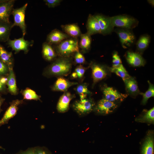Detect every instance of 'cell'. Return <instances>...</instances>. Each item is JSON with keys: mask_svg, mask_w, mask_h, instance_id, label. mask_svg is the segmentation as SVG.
<instances>
[{"mask_svg": "<svg viewBox=\"0 0 154 154\" xmlns=\"http://www.w3.org/2000/svg\"><path fill=\"white\" fill-rule=\"evenodd\" d=\"M72 56L69 57H59L48 68V75L62 77L67 76L70 72L73 63Z\"/></svg>", "mask_w": 154, "mask_h": 154, "instance_id": "6da1fadb", "label": "cell"}, {"mask_svg": "<svg viewBox=\"0 0 154 154\" xmlns=\"http://www.w3.org/2000/svg\"><path fill=\"white\" fill-rule=\"evenodd\" d=\"M79 48L78 38L70 37L56 45L54 49L59 57H69L79 52Z\"/></svg>", "mask_w": 154, "mask_h": 154, "instance_id": "7a4b0ae2", "label": "cell"}, {"mask_svg": "<svg viewBox=\"0 0 154 154\" xmlns=\"http://www.w3.org/2000/svg\"><path fill=\"white\" fill-rule=\"evenodd\" d=\"M110 18L114 27L118 28L132 30L137 26L139 23L135 18L125 15L115 16Z\"/></svg>", "mask_w": 154, "mask_h": 154, "instance_id": "3957f363", "label": "cell"}, {"mask_svg": "<svg viewBox=\"0 0 154 154\" xmlns=\"http://www.w3.org/2000/svg\"><path fill=\"white\" fill-rule=\"evenodd\" d=\"M28 5L27 3H26L20 8L13 9L11 13L14 18L13 27L15 26L19 27L22 31L23 36L24 37L26 33L25 14Z\"/></svg>", "mask_w": 154, "mask_h": 154, "instance_id": "277c9868", "label": "cell"}, {"mask_svg": "<svg viewBox=\"0 0 154 154\" xmlns=\"http://www.w3.org/2000/svg\"><path fill=\"white\" fill-rule=\"evenodd\" d=\"M114 31L118 35L123 48L130 47L135 42V37L132 29L118 28Z\"/></svg>", "mask_w": 154, "mask_h": 154, "instance_id": "5b68a950", "label": "cell"}, {"mask_svg": "<svg viewBox=\"0 0 154 154\" xmlns=\"http://www.w3.org/2000/svg\"><path fill=\"white\" fill-rule=\"evenodd\" d=\"M24 37L22 36L20 38L14 40L9 39L7 41V44L16 53L22 50L27 53L29 51V47L33 45L34 42L33 40H26Z\"/></svg>", "mask_w": 154, "mask_h": 154, "instance_id": "8992f818", "label": "cell"}, {"mask_svg": "<svg viewBox=\"0 0 154 154\" xmlns=\"http://www.w3.org/2000/svg\"><path fill=\"white\" fill-rule=\"evenodd\" d=\"M94 105L92 100L86 98L75 102L73 105V108L79 114L83 115L90 112L94 109Z\"/></svg>", "mask_w": 154, "mask_h": 154, "instance_id": "52a82bcc", "label": "cell"}, {"mask_svg": "<svg viewBox=\"0 0 154 154\" xmlns=\"http://www.w3.org/2000/svg\"><path fill=\"white\" fill-rule=\"evenodd\" d=\"M15 1L0 0V21L10 23L9 18Z\"/></svg>", "mask_w": 154, "mask_h": 154, "instance_id": "ba28073f", "label": "cell"}, {"mask_svg": "<svg viewBox=\"0 0 154 154\" xmlns=\"http://www.w3.org/2000/svg\"><path fill=\"white\" fill-rule=\"evenodd\" d=\"M98 20L101 29V34L106 35L112 33L114 27L112 23L110 17L101 14L94 15Z\"/></svg>", "mask_w": 154, "mask_h": 154, "instance_id": "9c48e42d", "label": "cell"}, {"mask_svg": "<svg viewBox=\"0 0 154 154\" xmlns=\"http://www.w3.org/2000/svg\"><path fill=\"white\" fill-rule=\"evenodd\" d=\"M89 66L92 70L94 86L97 82L106 77L108 72L104 66L95 63L91 62Z\"/></svg>", "mask_w": 154, "mask_h": 154, "instance_id": "30bf717a", "label": "cell"}, {"mask_svg": "<svg viewBox=\"0 0 154 154\" xmlns=\"http://www.w3.org/2000/svg\"><path fill=\"white\" fill-rule=\"evenodd\" d=\"M102 91L104 98L109 101L114 102L117 101H122L126 98L127 95L121 93L112 87L104 86Z\"/></svg>", "mask_w": 154, "mask_h": 154, "instance_id": "8fae6325", "label": "cell"}, {"mask_svg": "<svg viewBox=\"0 0 154 154\" xmlns=\"http://www.w3.org/2000/svg\"><path fill=\"white\" fill-rule=\"evenodd\" d=\"M117 107V105L115 102L103 98L98 102L94 110L98 113L106 114L112 112Z\"/></svg>", "mask_w": 154, "mask_h": 154, "instance_id": "7c38bea8", "label": "cell"}, {"mask_svg": "<svg viewBox=\"0 0 154 154\" xmlns=\"http://www.w3.org/2000/svg\"><path fill=\"white\" fill-rule=\"evenodd\" d=\"M22 100H16L13 101L7 109L3 117L0 120V126L7 123L9 120L17 114L18 106L23 103Z\"/></svg>", "mask_w": 154, "mask_h": 154, "instance_id": "4fadbf2b", "label": "cell"}, {"mask_svg": "<svg viewBox=\"0 0 154 154\" xmlns=\"http://www.w3.org/2000/svg\"><path fill=\"white\" fill-rule=\"evenodd\" d=\"M70 37L66 33L59 30L55 29L52 30L48 35L46 42L51 45H56L63 40Z\"/></svg>", "mask_w": 154, "mask_h": 154, "instance_id": "5bb4252c", "label": "cell"}, {"mask_svg": "<svg viewBox=\"0 0 154 154\" xmlns=\"http://www.w3.org/2000/svg\"><path fill=\"white\" fill-rule=\"evenodd\" d=\"M75 97L74 94L69 92H66L60 98L57 105V109L60 113H64L68 110L69 103L71 100Z\"/></svg>", "mask_w": 154, "mask_h": 154, "instance_id": "9a60e30c", "label": "cell"}, {"mask_svg": "<svg viewBox=\"0 0 154 154\" xmlns=\"http://www.w3.org/2000/svg\"><path fill=\"white\" fill-rule=\"evenodd\" d=\"M125 58L127 62L134 67L143 66L146 62L141 54L136 52L128 51Z\"/></svg>", "mask_w": 154, "mask_h": 154, "instance_id": "2e32d148", "label": "cell"}, {"mask_svg": "<svg viewBox=\"0 0 154 154\" xmlns=\"http://www.w3.org/2000/svg\"><path fill=\"white\" fill-rule=\"evenodd\" d=\"M86 32L91 36L101 33V29L98 22L94 15L89 14L86 23Z\"/></svg>", "mask_w": 154, "mask_h": 154, "instance_id": "e0dca14e", "label": "cell"}, {"mask_svg": "<svg viewBox=\"0 0 154 154\" xmlns=\"http://www.w3.org/2000/svg\"><path fill=\"white\" fill-rule=\"evenodd\" d=\"M78 84L76 82H71L62 77H59L52 88L54 91L67 92L68 88L73 85Z\"/></svg>", "mask_w": 154, "mask_h": 154, "instance_id": "ac0fdd59", "label": "cell"}, {"mask_svg": "<svg viewBox=\"0 0 154 154\" xmlns=\"http://www.w3.org/2000/svg\"><path fill=\"white\" fill-rule=\"evenodd\" d=\"M61 27L64 33L72 38H78L82 34L79 27L76 23L62 25Z\"/></svg>", "mask_w": 154, "mask_h": 154, "instance_id": "d6986e66", "label": "cell"}, {"mask_svg": "<svg viewBox=\"0 0 154 154\" xmlns=\"http://www.w3.org/2000/svg\"><path fill=\"white\" fill-rule=\"evenodd\" d=\"M12 24L0 21V42H7L9 39V36Z\"/></svg>", "mask_w": 154, "mask_h": 154, "instance_id": "ffe728a7", "label": "cell"}, {"mask_svg": "<svg viewBox=\"0 0 154 154\" xmlns=\"http://www.w3.org/2000/svg\"><path fill=\"white\" fill-rule=\"evenodd\" d=\"M126 89L128 94L133 96H136L140 94V92L136 80L133 78L130 77L124 81Z\"/></svg>", "mask_w": 154, "mask_h": 154, "instance_id": "44dd1931", "label": "cell"}, {"mask_svg": "<svg viewBox=\"0 0 154 154\" xmlns=\"http://www.w3.org/2000/svg\"><path fill=\"white\" fill-rule=\"evenodd\" d=\"M79 46L83 53L88 52L91 48L92 38L91 36L87 33L82 34L80 36Z\"/></svg>", "mask_w": 154, "mask_h": 154, "instance_id": "7402d4cb", "label": "cell"}, {"mask_svg": "<svg viewBox=\"0 0 154 154\" xmlns=\"http://www.w3.org/2000/svg\"><path fill=\"white\" fill-rule=\"evenodd\" d=\"M42 53L44 58L48 61L53 60L57 56L51 45L47 42H44L42 44Z\"/></svg>", "mask_w": 154, "mask_h": 154, "instance_id": "603a6c76", "label": "cell"}, {"mask_svg": "<svg viewBox=\"0 0 154 154\" xmlns=\"http://www.w3.org/2000/svg\"><path fill=\"white\" fill-rule=\"evenodd\" d=\"M9 74L7 84L9 92L13 95H16L18 92L16 79L12 67L9 68Z\"/></svg>", "mask_w": 154, "mask_h": 154, "instance_id": "cb8c5ba5", "label": "cell"}, {"mask_svg": "<svg viewBox=\"0 0 154 154\" xmlns=\"http://www.w3.org/2000/svg\"><path fill=\"white\" fill-rule=\"evenodd\" d=\"M154 140L153 134L149 133L142 147L141 154H153Z\"/></svg>", "mask_w": 154, "mask_h": 154, "instance_id": "d4e9b609", "label": "cell"}, {"mask_svg": "<svg viewBox=\"0 0 154 154\" xmlns=\"http://www.w3.org/2000/svg\"><path fill=\"white\" fill-rule=\"evenodd\" d=\"M0 59L8 68L12 67L13 59L12 53L9 52L0 44Z\"/></svg>", "mask_w": 154, "mask_h": 154, "instance_id": "484cf974", "label": "cell"}, {"mask_svg": "<svg viewBox=\"0 0 154 154\" xmlns=\"http://www.w3.org/2000/svg\"><path fill=\"white\" fill-rule=\"evenodd\" d=\"M150 41V37L147 34L141 35L136 44L137 49L140 53L143 52L148 47Z\"/></svg>", "mask_w": 154, "mask_h": 154, "instance_id": "4316f807", "label": "cell"}, {"mask_svg": "<svg viewBox=\"0 0 154 154\" xmlns=\"http://www.w3.org/2000/svg\"><path fill=\"white\" fill-rule=\"evenodd\" d=\"M110 70L121 78L123 81L131 77L122 64L117 66L110 68Z\"/></svg>", "mask_w": 154, "mask_h": 154, "instance_id": "83f0119b", "label": "cell"}, {"mask_svg": "<svg viewBox=\"0 0 154 154\" xmlns=\"http://www.w3.org/2000/svg\"><path fill=\"white\" fill-rule=\"evenodd\" d=\"M136 120L141 123H153L154 121V107L147 111L142 116L137 118Z\"/></svg>", "mask_w": 154, "mask_h": 154, "instance_id": "f1b7e54d", "label": "cell"}, {"mask_svg": "<svg viewBox=\"0 0 154 154\" xmlns=\"http://www.w3.org/2000/svg\"><path fill=\"white\" fill-rule=\"evenodd\" d=\"M22 94L24 99L40 100V96L33 90L29 88H27L23 90Z\"/></svg>", "mask_w": 154, "mask_h": 154, "instance_id": "f546056e", "label": "cell"}, {"mask_svg": "<svg viewBox=\"0 0 154 154\" xmlns=\"http://www.w3.org/2000/svg\"><path fill=\"white\" fill-rule=\"evenodd\" d=\"M149 87L148 90L144 93L140 92V94L143 96V99L141 102L142 104L145 105L148 100L151 97L154 96V85L148 81Z\"/></svg>", "mask_w": 154, "mask_h": 154, "instance_id": "4dcf8cb0", "label": "cell"}, {"mask_svg": "<svg viewBox=\"0 0 154 154\" xmlns=\"http://www.w3.org/2000/svg\"><path fill=\"white\" fill-rule=\"evenodd\" d=\"M77 93L79 95L82 94H89L90 92L88 88V85L86 83H84L79 84L75 89Z\"/></svg>", "mask_w": 154, "mask_h": 154, "instance_id": "1f68e13d", "label": "cell"}, {"mask_svg": "<svg viewBox=\"0 0 154 154\" xmlns=\"http://www.w3.org/2000/svg\"><path fill=\"white\" fill-rule=\"evenodd\" d=\"M74 56V63L81 64L85 62L86 60L84 56L79 51L76 52Z\"/></svg>", "mask_w": 154, "mask_h": 154, "instance_id": "d6a6232c", "label": "cell"}, {"mask_svg": "<svg viewBox=\"0 0 154 154\" xmlns=\"http://www.w3.org/2000/svg\"><path fill=\"white\" fill-rule=\"evenodd\" d=\"M112 67L117 66L121 64V61L117 52H114L112 55Z\"/></svg>", "mask_w": 154, "mask_h": 154, "instance_id": "836d02e7", "label": "cell"}, {"mask_svg": "<svg viewBox=\"0 0 154 154\" xmlns=\"http://www.w3.org/2000/svg\"><path fill=\"white\" fill-rule=\"evenodd\" d=\"M35 154H52L46 148L37 146L34 147Z\"/></svg>", "mask_w": 154, "mask_h": 154, "instance_id": "e575fe53", "label": "cell"}, {"mask_svg": "<svg viewBox=\"0 0 154 154\" xmlns=\"http://www.w3.org/2000/svg\"><path fill=\"white\" fill-rule=\"evenodd\" d=\"M87 69V68L84 67L81 64L75 68V72L77 73L79 79H81L83 77Z\"/></svg>", "mask_w": 154, "mask_h": 154, "instance_id": "d590c367", "label": "cell"}, {"mask_svg": "<svg viewBox=\"0 0 154 154\" xmlns=\"http://www.w3.org/2000/svg\"><path fill=\"white\" fill-rule=\"evenodd\" d=\"M46 5L49 8H54L60 4L62 1L61 0H44L43 1Z\"/></svg>", "mask_w": 154, "mask_h": 154, "instance_id": "8d00e7d4", "label": "cell"}, {"mask_svg": "<svg viewBox=\"0 0 154 154\" xmlns=\"http://www.w3.org/2000/svg\"><path fill=\"white\" fill-rule=\"evenodd\" d=\"M8 70H9V68L0 59V75L7 73Z\"/></svg>", "mask_w": 154, "mask_h": 154, "instance_id": "74e56055", "label": "cell"}, {"mask_svg": "<svg viewBox=\"0 0 154 154\" xmlns=\"http://www.w3.org/2000/svg\"><path fill=\"white\" fill-rule=\"evenodd\" d=\"M15 154H35L34 147L28 148L25 150H20Z\"/></svg>", "mask_w": 154, "mask_h": 154, "instance_id": "f35d334b", "label": "cell"}, {"mask_svg": "<svg viewBox=\"0 0 154 154\" xmlns=\"http://www.w3.org/2000/svg\"><path fill=\"white\" fill-rule=\"evenodd\" d=\"M7 78L3 77H1V83L4 85H5L6 84H7Z\"/></svg>", "mask_w": 154, "mask_h": 154, "instance_id": "ab89813d", "label": "cell"}, {"mask_svg": "<svg viewBox=\"0 0 154 154\" xmlns=\"http://www.w3.org/2000/svg\"><path fill=\"white\" fill-rule=\"evenodd\" d=\"M1 77L0 76V91H2L4 90L5 88V85L3 84L1 81Z\"/></svg>", "mask_w": 154, "mask_h": 154, "instance_id": "60d3db41", "label": "cell"}, {"mask_svg": "<svg viewBox=\"0 0 154 154\" xmlns=\"http://www.w3.org/2000/svg\"><path fill=\"white\" fill-rule=\"evenodd\" d=\"M71 77L72 79H74L78 78L77 73L75 72H73L71 75Z\"/></svg>", "mask_w": 154, "mask_h": 154, "instance_id": "b9f144b4", "label": "cell"}, {"mask_svg": "<svg viewBox=\"0 0 154 154\" xmlns=\"http://www.w3.org/2000/svg\"><path fill=\"white\" fill-rule=\"evenodd\" d=\"M3 102V100L0 97V113L2 111V110L1 108V106Z\"/></svg>", "mask_w": 154, "mask_h": 154, "instance_id": "7bdbcfd3", "label": "cell"}, {"mask_svg": "<svg viewBox=\"0 0 154 154\" xmlns=\"http://www.w3.org/2000/svg\"><path fill=\"white\" fill-rule=\"evenodd\" d=\"M0 149H3L4 150H5V149L3 148V147H2L1 146H0Z\"/></svg>", "mask_w": 154, "mask_h": 154, "instance_id": "ee69618b", "label": "cell"}]
</instances>
